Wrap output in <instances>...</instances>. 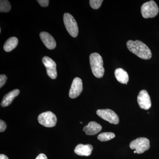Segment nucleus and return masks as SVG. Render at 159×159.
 <instances>
[{
  "label": "nucleus",
  "instance_id": "nucleus-1",
  "mask_svg": "<svg viewBox=\"0 0 159 159\" xmlns=\"http://www.w3.org/2000/svg\"><path fill=\"white\" fill-rule=\"evenodd\" d=\"M128 50L140 58L145 60L150 59L152 56L151 51L144 43L139 40H129L126 43Z\"/></svg>",
  "mask_w": 159,
  "mask_h": 159
},
{
  "label": "nucleus",
  "instance_id": "nucleus-2",
  "mask_svg": "<svg viewBox=\"0 0 159 159\" xmlns=\"http://www.w3.org/2000/svg\"><path fill=\"white\" fill-rule=\"evenodd\" d=\"M90 64L93 74L98 78L103 77L104 69L103 67V60L100 54L94 53L90 55Z\"/></svg>",
  "mask_w": 159,
  "mask_h": 159
},
{
  "label": "nucleus",
  "instance_id": "nucleus-3",
  "mask_svg": "<svg viewBox=\"0 0 159 159\" xmlns=\"http://www.w3.org/2000/svg\"><path fill=\"white\" fill-rule=\"evenodd\" d=\"M158 12V7L153 1L144 3L141 7V13L144 18L155 17Z\"/></svg>",
  "mask_w": 159,
  "mask_h": 159
},
{
  "label": "nucleus",
  "instance_id": "nucleus-4",
  "mask_svg": "<svg viewBox=\"0 0 159 159\" xmlns=\"http://www.w3.org/2000/svg\"><path fill=\"white\" fill-rule=\"evenodd\" d=\"M63 21L67 31L73 37H77L78 34V28L77 22L70 14L65 13L63 16Z\"/></svg>",
  "mask_w": 159,
  "mask_h": 159
},
{
  "label": "nucleus",
  "instance_id": "nucleus-5",
  "mask_svg": "<svg viewBox=\"0 0 159 159\" xmlns=\"http://www.w3.org/2000/svg\"><path fill=\"white\" fill-rule=\"evenodd\" d=\"M129 147L131 149H135L137 153L141 154L149 149L150 143L147 138H138L131 142Z\"/></svg>",
  "mask_w": 159,
  "mask_h": 159
},
{
  "label": "nucleus",
  "instance_id": "nucleus-6",
  "mask_svg": "<svg viewBox=\"0 0 159 159\" xmlns=\"http://www.w3.org/2000/svg\"><path fill=\"white\" fill-rule=\"evenodd\" d=\"M39 122L47 127L55 126L57 119L56 116L51 111H47L40 114L38 118Z\"/></svg>",
  "mask_w": 159,
  "mask_h": 159
},
{
  "label": "nucleus",
  "instance_id": "nucleus-7",
  "mask_svg": "<svg viewBox=\"0 0 159 159\" xmlns=\"http://www.w3.org/2000/svg\"><path fill=\"white\" fill-rule=\"evenodd\" d=\"M97 115L106 121L112 124H118L119 122V117L111 109H99L97 111Z\"/></svg>",
  "mask_w": 159,
  "mask_h": 159
},
{
  "label": "nucleus",
  "instance_id": "nucleus-8",
  "mask_svg": "<svg viewBox=\"0 0 159 159\" xmlns=\"http://www.w3.org/2000/svg\"><path fill=\"white\" fill-rule=\"evenodd\" d=\"M42 61L47 70L48 76L52 79H56L57 77V72L55 61L48 56L43 57Z\"/></svg>",
  "mask_w": 159,
  "mask_h": 159
},
{
  "label": "nucleus",
  "instance_id": "nucleus-9",
  "mask_svg": "<svg viewBox=\"0 0 159 159\" xmlns=\"http://www.w3.org/2000/svg\"><path fill=\"white\" fill-rule=\"evenodd\" d=\"M82 90V80L79 77H76L72 82L69 92V97L72 99H75L80 95Z\"/></svg>",
  "mask_w": 159,
  "mask_h": 159
},
{
  "label": "nucleus",
  "instance_id": "nucleus-10",
  "mask_svg": "<svg viewBox=\"0 0 159 159\" xmlns=\"http://www.w3.org/2000/svg\"><path fill=\"white\" fill-rule=\"evenodd\" d=\"M138 102L139 107L144 110H148L151 107L150 96L147 91L142 90L138 96Z\"/></svg>",
  "mask_w": 159,
  "mask_h": 159
},
{
  "label": "nucleus",
  "instance_id": "nucleus-11",
  "mask_svg": "<svg viewBox=\"0 0 159 159\" xmlns=\"http://www.w3.org/2000/svg\"><path fill=\"white\" fill-rule=\"evenodd\" d=\"M40 37L44 45L47 48L50 50H53L56 47V43L53 36L45 31L40 33Z\"/></svg>",
  "mask_w": 159,
  "mask_h": 159
},
{
  "label": "nucleus",
  "instance_id": "nucleus-12",
  "mask_svg": "<svg viewBox=\"0 0 159 159\" xmlns=\"http://www.w3.org/2000/svg\"><path fill=\"white\" fill-rule=\"evenodd\" d=\"M102 129V126L100 124L93 121L89 122L88 125L83 128V131L88 135H93L99 133Z\"/></svg>",
  "mask_w": 159,
  "mask_h": 159
},
{
  "label": "nucleus",
  "instance_id": "nucleus-13",
  "mask_svg": "<svg viewBox=\"0 0 159 159\" xmlns=\"http://www.w3.org/2000/svg\"><path fill=\"white\" fill-rule=\"evenodd\" d=\"M93 150V146L90 144L83 145L79 144L76 146L74 150V152L78 155L89 156L92 153Z\"/></svg>",
  "mask_w": 159,
  "mask_h": 159
},
{
  "label": "nucleus",
  "instance_id": "nucleus-14",
  "mask_svg": "<svg viewBox=\"0 0 159 159\" xmlns=\"http://www.w3.org/2000/svg\"><path fill=\"white\" fill-rule=\"evenodd\" d=\"M20 93L19 89H14L9 92L3 97L2 101L1 102V106L2 107H6L10 105L13 99Z\"/></svg>",
  "mask_w": 159,
  "mask_h": 159
},
{
  "label": "nucleus",
  "instance_id": "nucleus-15",
  "mask_svg": "<svg viewBox=\"0 0 159 159\" xmlns=\"http://www.w3.org/2000/svg\"><path fill=\"white\" fill-rule=\"evenodd\" d=\"M115 77L119 82L127 84L129 81V76L127 72L122 68L116 69L115 71Z\"/></svg>",
  "mask_w": 159,
  "mask_h": 159
},
{
  "label": "nucleus",
  "instance_id": "nucleus-16",
  "mask_svg": "<svg viewBox=\"0 0 159 159\" xmlns=\"http://www.w3.org/2000/svg\"><path fill=\"white\" fill-rule=\"evenodd\" d=\"M18 43V40L16 37L10 38L6 41L4 45V49L6 52H10L15 48Z\"/></svg>",
  "mask_w": 159,
  "mask_h": 159
},
{
  "label": "nucleus",
  "instance_id": "nucleus-17",
  "mask_svg": "<svg viewBox=\"0 0 159 159\" xmlns=\"http://www.w3.org/2000/svg\"><path fill=\"white\" fill-rule=\"evenodd\" d=\"M116 135L113 133L112 132H104L99 134L98 136V139L101 142H106V141H109L111 139H114Z\"/></svg>",
  "mask_w": 159,
  "mask_h": 159
},
{
  "label": "nucleus",
  "instance_id": "nucleus-18",
  "mask_svg": "<svg viewBox=\"0 0 159 159\" xmlns=\"http://www.w3.org/2000/svg\"><path fill=\"white\" fill-rule=\"evenodd\" d=\"M11 5L7 0H1L0 1V11L1 12H7L11 9Z\"/></svg>",
  "mask_w": 159,
  "mask_h": 159
},
{
  "label": "nucleus",
  "instance_id": "nucleus-19",
  "mask_svg": "<svg viewBox=\"0 0 159 159\" xmlns=\"http://www.w3.org/2000/svg\"><path fill=\"white\" fill-rule=\"evenodd\" d=\"M102 2V0H90L89 1L90 5L93 9H97L101 6Z\"/></svg>",
  "mask_w": 159,
  "mask_h": 159
},
{
  "label": "nucleus",
  "instance_id": "nucleus-20",
  "mask_svg": "<svg viewBox=\"0 0 159 159\" xmlns=\"http://www.w3.org/2000/svg\"><path fill=\"white\" fill-rule=\"evenodd\" d=\"M7 77L6 75L4 74H1L0 75V88H2L3 86L6 83Z\"/></svg>",
  "mask_w": 159,
  "mask_h": 159
},
{
  "label": "nucleus",
  "instance_id": "nucleus-21",
  "mask_svg": "<svg viewBox=\"0 0 159 159\" xmlns=\"http://www.w3.org/2000/svg\"><path fill=\"white\" fill-rule=\"evenodd\" d=\"M37 2L42 7H46L48 6L49 0H38Z\"/></svg>",
  "mask_w": 159,
  "mask_h": 159
},
{
  "label": "nucleus",
  "instance_id": "nucleus-22",
  "mask_svg": "<svg viewBox=\"0 0 159 159\" xmlns=\"http://www.w3.org/2000/svg\"><path fill=\"white\" fill-rule=\"evenodd\" d=\"M6 122L3 120H0V132H3L6 130Z\"/></svg>",
  "mask_w": 159,
  "mask_h": 159
},
{
  "label": "nucleus",
  "instance_id": "nucleus-23",
  "mask_svg": "<svg viewBox=\"0 0 159 159\" xmlns=\"http://www.w3.org/2000/svg\"><path fill=\"white\" fill-rule=\"evenodd\" d=\"M35 159H48V158L44 154L41 153Z\"/></svg>",
  "mask_w": 159,
  "mask_h": 159
},
{
  "label": "nucleus",
  "instance_id": "nucleus-24",
  "mask_svg": "<svg viewBox=\"0 0 159 159\" xmlns=\"http://www.w3.org/2000/svg\"><path fill=\"white\" fill-rule=\"evenodd\" d=\"M0 159H9L8 157L4 154L0 155Z\"/></svg>",
  "mask_w": 159,
  "mask_h": 159
},
{
  "label": "nucleus",
  "instance_id": "nucleus-25",
  "mask_svg": "<svg viewBox=\"0 0 159 159\" xmlns=\"http://www.w3.org/2000/svg\"><path fill=\"white\" fill-rule=\"evenodd\" d=\"M134 153H136V151H134Z\"/></svg>",
  "mask_w": 159,
  "mask_h": 159
},
{
  "label": "nucleus",
  "instance_id": "nucleus-26",
  "mask_svg": "<svg viewBox=\"0 0 159 159\" xmlns=\"http://www.w3.org/2000/svg\"><path fill=\"white\" fill-rule=\"evenodd\" d=\"M80 123H81V124H82V122H80Z\"/></svg>",
  "mask_w": 159,
  "mask_h": 159
},
{
  "label": "nucleus",
  "instance_id": "nucleus-27",
  "mask_svg": "<svg viewBox=\"0 0 159 159\" xmlns=\"http://www.w3.org/2000/svg\"><path fill=\"white\" fill-rule=\"evenodd\" d=\"M0 32H1V29H0Z\"/></svg>",
  "mask_w": 159,
  "mask_h": 159
}]
</instances>
